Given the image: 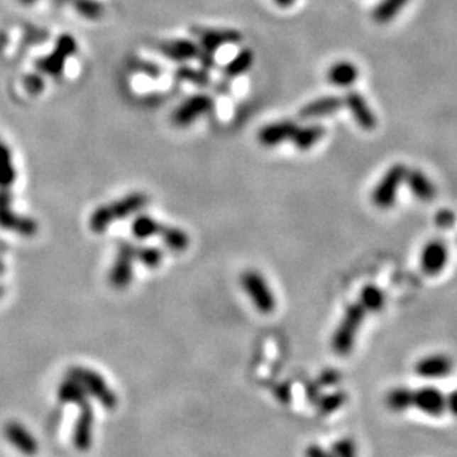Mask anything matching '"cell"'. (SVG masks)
I'll list each match as a JSON object with an SVG mask.
<instances>
[{
	"instance_id": "52a82bcc",
	"label": "cell",
	"mask_w": 457,
	"mask_h": 457,
	"mask_svg": "<svg viewBox=\"0 0 457 457\" xmlns=\"http://www.w3.org/2000/svg\"><path fill=\"white\" fill-rule=\"evenodd\" d=\"M137 258V247L129 242H122L119 245L116 260L110 270L109 281L113 288L125 290L133 281L134 260Z\"/></svg>"
},
{
	"instance_id": "8fae6325",
	"label": "cell",
	"mask_w": 457,
	"mask_h": 457,
	"mask_svg": "<svg viewBox=\"0 0 457 457\" xmlns=\"http://www.w3.org/2000/svg\"><path fill=\"white\" fill-rule=\"evenodd\" d=\"M212 100L205 94H196L189 97L187 100L180 104L172 113V122L177 126H187L194 122L202 114L211 111Z\"/></svg>"
},
{
	"instance_id": "d6a6232c",
	"label": "cell",
	"mask_w": 457,
	"mask_h": 457,
	"mask_svg": "<svg viewBox=\"0 0 457 457\" xmlns=\"http://www.w3.org/2000/svg\"><path fill=\"white\" fill-rule=\"evenodd\" d=\"M162 258H163V254L159 248H155V247L138 248L137 247V260L147 268H152V269L158 268L162 263Z\"/></svg>"
},
{
	"instance_id": "8992f818",
	"label": "cell",
	"mask_w": 457,
	"mask_h": 457,
	"mask_svg": "<svg viewBox=\"0 0 457 457\" xmlns=\"http://www.w3.org/2000/svg\"><path fill=\"white\" fill-rule=\"evenodd\" d=\"M76 49H77V43L70 35H61L57 39L54 53L36 61L38 70L54 77L61 76L65 65V60L75 55Z\"/></svg>"
},
{
	"instance_id": "836d02e7",
	"label": "cell",
	"mask_w": 457,
	"mask_h": 457,
	"mask_svg": "<svg viewBox=\"0 0 457 457\" xmlns=\"http://www.w3.org/2000/svg\"><path fill=\"white\" fill-rule=\"evenodd\" d=\"M331 453L334 457H358L356 444L351 438H341L336 441L331 448Z\"/></svg>"
},
{
	"instance_id": "b9f144b4",
	"label": "cell",
	"mask_w": 457,
	"mask_h": 457,
	"mask_svg": "<svg viewBox=\"0 0 457 457\" xmlns=\"http://www.w3.org/2000/svg\"><path fill=\"white\" fill-rule=\"evenodd\" d=\"M72 2H75V0H54V5L55 6H64V5L72 4Z\"/></svg>"
},
{
	"instance_id": "e575fe53",
	"label": "cell",
	"mask_w": 457,
	"mask_h": 457,
	"mask_svg": "<svg viewBox=\"0 0 457 457\" xmlns=\"http://www.w3.org/2000/svg\"><path fill=\"white\" fill-rule=\"evenodd\" d=\"M435 223L439 228H444V231H448L456 223V214L451 209H441L436 212L435 216Z\"/></svg>"
},
{
	"instance_id": "ee69618b",
	"label": "cell",
	"mask_w": 457,
	"mask_h": 457,
	"mask_svg": "<svg viewBox=\"0 0 457 457\" xmlns=\"http://www.w3.org/2000/svg\"><path fill=\"white\" fill-rule=\"evenodd\" d=\"M5 272V266H4V261L0 260V273H4Z\"/></svg>"
},
{
	"instance_id": "60d3db41",
	"label": "cell",
	"mask_w": 457,
	"mask_h": 457,
	"mask_svg": "<svg viewBox=\"0 0 457 457\" xmlns=\"http://www.w3.org/2000/svg\"><path fill=\"white\" fill-rule=\"evenodd\" d=\"M273 2H275L277 6L288 8V6L294 5V2H296V0H273Z\"/></svg>"
},
{
	"instance_id": "74e56055",
	"label": "cell",
	"mask_w": 457,
	"mask_h": 457,
	"mask_svg": "<svg viewBox=\"0 0 457 457\" xmlns=\"http://www.w3.org/2000/svg\"><path fill=\"white\" fill-rule=\"evenodd\" d=\"M134 67H136L138 72H141V73H144V75H147V76H152V77H158V76L160 75V69L158 67V65H155V64H152V62L138 61V62L134 65Z\"/></svg>"
},
{
	"instance_id": "6da1fadb",
	"label": "cell",
	"mask_w": 457,
	"mask_h": 457,
	"mask_svg": "<svg viewBox=\"0 0 457 457\" xmlns=\"http://www.w3.org/2000/svg\"><path fill=\"white\" fill-rule=\"evenodd\" d=\"M149 202V198H147V194L141 193V192H136V193H131L126 194L125 198L113 202V204H107V205H101L98 207L89 219V227L94 233H103L106 232V228L116 220H122L126 219L128 216L134 214V212L140 211L141 208H144Z\"/></svg>"
},
{
	"instance_id": "3957f363",
	"label": "cell",
	"mask_w": 457,
	"mask_h": 457,
	"mask_svg": "<svg viewBox=\"0 0 457 457\" xmlns=\"http://www.w3.org/2000/svg\"><path fill=\"white\" fill-rule=\"evenodd\" d=\"M67 375L75 379L82 387L85 389L88 397H94L100 401V404L107 408V410H114L118 405V397L114 394L113 389L107 385L103 375L88 367L75 365L69 368Z\"/></svg>"
},
{
	"instance_id": "4fadbf2b",
	"label": "cell",
	"mask_w": 457,
	"mask_h": 457,
	"mask_svg": "<svg viewBox=\"0 0 457 457\" xmlns=\"http://www.w3.org/2000/svg\"><path fill=\"white\" fill-rule=\"evenodd\" d=\"M8 443L24 456H35L39 451V443L33 434L18 422H9L4 429Z\"/></svg>"
},
{
	"instance_id": "d4e9b609",
	"label": "cell",
	"mask_w": 457,
	"mask_h": 457,
	"mask_svg": "<svg viewBox=\"0 0 457 457\" xmlns=\"http://www.w3.org/2000/svg\"><path fill=\"white\" fill-rule=\"evenodd\" d=\"M15 182L12 155L5 143L0 141V190H9Z\"/></svg>"
},
{
	"instance_id": "9c48e42d",
	"label": "cell",
	"mask_w": 457,
	"mask_h": 457,
	"mask_svg": "<svg viewBox=\"0 0 457 457\" xmlns=\"http://www.w3.org/2000/svg\"><path fill=\"white\" fill-rule=\"evenodd\" d=\"M11 192L0 190V227L24 236H33L38 232V224L28 217H21L11 209Z\"/></svg>"
},
{
	"instance_id": "ac0fdd59",
	"label": "cell",
	"mask_w": 457,
	"mask_h": 457,
	"mask_svg": "<svg viewBox=\"0 0 457 457\" xmlns=\"http://www.w3.org/2000/svg\"><path fill=\"white\" fill-rule=\"evenodd\" d=\"M404 182L420 201H432L436 196V187L432 180L419 170H407Z\"/></svg>"
},
{
	"instance_id": "7bdbcfd3",
	"label": "cell",
	"mask_w": 457,
	"mask_h": 457,
	"mask_svg": "<svg viewBox=\"0 0 457 457\" xmlns=\"http://www.w3.org/2000/svg\"><path fill=\"white\" fill-rule=\"evenodd\" d=\"M20 2H21L23 5H33V4L36 2V0H20Z\"/></svg>"
},
{
	"instance_id": "4316f807",
	"label": "cell",
	"mask_w": 457,
	"mask_h": 457,
	"mask_svg": "<svg viewBox=\"0 0 457 457\" xmlns=\"http://www.w3.org/2000/svg\"><path fill=\"white\" fill-rule=\"evenodd\" d=\"M407 4L408 0H382L373 12L374 20L380 24L389 23L395 18Z\"/></svg>"
},
{
	"instance_id": "4dcf8cb0",
	"label": "cell",
	"mask_w": 457,
	"mask_h": 457,
	"mask_svg": "<svg viewBox=\"0 0 457 457\" xmlns=\"http://www.w3.org/2000/svg\"><path fill=\"white\" fill-rule=\"evenodd\" d=\"M75 9L87 20H100L104 15V5L98 0H75Z\"/></svg>"
},
{
	"instance_id": "484cf974",
	"label": "cell",
	"mask_w": 457,
	"mask_h": 457,
	"mask_svg": "<svg viewBox=\"0 0 457 457\" xmlns=\"http://www.w3.org/2000/svg\"><path fill=\"white\" fill-rule=\"evenodd\" d=\"M386 405L392 412H405L407 408L413 405V390L402 386L389 390V394L386 395Z\"/></svg>"
},
{
	"instance_id": "8d00e7d4",
	"label": "cell",
	"mask_w": 457,
	"mask_h": 457,
	"mask_svg": "<svg viewBox=\"0 0 457 457\" xmlns=\"http://www.w3.org/2000/svg\"><path fill=\"white\" fill-rule=\"evenodd\" d=\"M345 395L343 394H334V395H329V397H325L322 401H321V410L322 413H331L334 410H337V408L345 402Z\"/></svg>"
},
{
	"instance_id": "ab89813d",
	"label": "cell",
	"mask_w": 457,
	"mask_h": 457,
	"mask_svg": "<svg viewBox=\"0 0 457 457\" xmlns=\"http://www.w3.org/2000/svg\"><path fill=\"white\" fill-rule=\"evenodd\" d=\"M447 410L457 417V387L447 397Z\"/></svg>"
},
{
	"instance_id": "f6af8a7d",
	"label": "cell",
	"mask_w": 457,
	"mask_h": 457,
	"mask_svg": "<svg viewBox=\"0 0 457 457\" xmlns=\"http://www.w3.org/2000/svg\"><path fill=\"white\" fill-rule=\"evenodd\" d=\"M2 296H4V288L0 287V297H2Z\"/></svg>"
},
{
	"instance_id": "2e32d148",
	"label": "cell",
	"mask_w": 457,
	"mask_h": 457,
	"mask_svg": "<svg viewBox=\"0 0 457 457\" xmlns=\"http://www.w3.org/2000/svg\"><path fill=\"white\" fill-rule=\"evenodd\" d=\"M448 251L443 241H432L422 253V269L426 275H436L447 265Z\"/></svg>"
},
{
	"instance_id": "d6986e66",
	"label": "cell",
	"mask_w": 457,
	"mask_h": 457,
	"mask_svg": "<svg viewBox=\"0 0 457 457\" xmlns=\"http://www.w3.org/2000/svg\"><path fill=\"white\" fill-rule=\"evenodd\" d=\"M341 106H343V100H340L338 97H333V95L322 97L312 103L306 104L300 110V116L303 119L324 118V116H329V114L338 111L341 109Z\"/></svg>"
},
{
	"instance_id": "ba28073f",
	"label": "cell",
	"mask_w": 457,
	"mask_h": 457,
	"mask_svg": "<svg viewBox=\"0 0 457 457\" xmlns=\"http://www.w3.org/2000/svg\"><path fill=\"white\" fill-rule=\"evenodd\" d=\"M242 35L236 30H207L201 35V48H199V58L205 69H211L214 65V53L223 45L241 42Z\"/></svg>"
},
{
	"instance_id": "ffe728a7",
	"label": "cell",
	"mask_w": 457,
	"mask_h": 457,
	"mask_svg": "<svg viewBox=\"0 0 457 457\" xmlns=\"http://www.w3.org/2000/svg\"><path fill=\"white\" fill-rule=\"evenodd\" d=\"M159 51L174 61H187L199 55V46L190 40H170L160 43Z\"/></svg>"
},
{
	"instance_id": "9a60e30c",
	"label": "cell",
	"mask_w": 457,
	"mask_h": 457,
	"mask_svg": "<svg viewBox=\"0 0 457 457\" xmlns=\"http://www.w3.org/2000/svg\"><path fill=\"white\" fill-rule=\"evenodd\" d=\"M343 104H346V107L352 113V116L355 118L356 123L363 129L370 131V129H374L375 125H378V119H375L373 110L367 104L365 98L359 92L356 91L348 92L345 100H343Z\"/></svg>"
},
{
	"instance_id": "5bb4252c",
	"label": "cell",
	"mask_w": 457,
	"mask_h": 457,
	"mask_svg": "<svg viewBox=\"0 0 457 457\" xmlns=\"http://www.w3.org/2000/svg\"><path fill=\"white\" fill-rule=\"evenodd\" d=\"M80 414L75 424L73 444L77 450L87 451L92 446L94 439V412L88 401L80 404Z\"/></svg>"
},
{
	"instance_id": "d590c367",
	"label": "cell",
	"mask_w": 457,
	"mask_h": 457,
	"mask_svg": "<svg viewBox=\"0 0 457 457\" xmlns=\"http://www.w3.org/2000/svg\"><path fill=\"white\" fill-rule=\"evenodd\" d=\"M24 88L30 94H40L43 91V88H45V82H43L42 76L38 75V73L27 75L24 77Z\"/></svg>"
},
{
	"instance_id": "7402d4cb",
	"label": "cell",
	"mask_w": 457,
	"mask_h": 457,
	"mask_svg": "<svg viewBox=\"0 0 457 457\" xmlns=\"http://www.w3.org/2000/svg\"><path fill=\"white\" fill-rule=\"evenodd\" d=\"M58 400L64 404H76L80 405L88 401V394L75 379L65 378L64 382L58 386Z\"/></svg>"
},
{
	"instance_id": "e0dca14e",
	"label": "cell",
	"mask_w": 457,
	"mask_h": 457,
	"mask_svg": "<svg viewBox=\"0 0 457 457\" xmlns=\"http://www.w3.org/2000/svg\"><path fill=\"white\" fill-rule=\"evenodd\" d=\"M296 129H297V125L294 123L292 121H282V122L270 123V125L260 129L258 141L266 147L280 145L285 140L291 138L292 134L296 133Z\"/></svg>"
},
{
	"instance_id": "7a4b0ae2",
	"label": "cell",
	"mask_w": 457,
	"mask_h": 457,
	"mask_svg": "<svg viewBox=\"0 0 457 457\" xmlns=\"http://www.w3.org/2000/svg\"><path fill=\"white\" fill-rule=\"evenodd\" d=\"M365 315L367 310L361 306V303H352L346 307L345 315H343L331 338V348L337 355L346 356L352 352L356 334L361 329Z\"/></svg>"
},
{
	"instance_id": "7c38bea8",
	"label": "cell",
	"mask_w": 457,
	"mask_h": 457,
	"mask_svg": "<svg viewBox=\"0 0 457 457\" xmlns=\"http://www.w3.org/2000/svg\"><path fill=\"white\" fill-rule=\"evenodd\" d=\"M454 368L453 359L446 353H432L423 356L416 363L414 371L422 379L438 380L444 379L451 374Z\"/></svg>"
},
{
	"instance_id": "83f0119b",
	"label": "cell",
	"mask_w": 457,
	"mask_h": 457,
	"mask_svg": "<svg viewBox=\"0 0 457 457\" xmlns=\"http://www.w3.org/2000/svg\"><path fill=\"white\" fill-rule=\"evenodd\" d=\"M253 62H254V54H253V51H251V49H248V48H245V49H242V51L231 62H228L226 65L224 73L228 77L239 76V75L247 72L251 67V65H253Z\"/></svg>"
},
{
	"instance_id": "44dd1931",
	"label": "cell",
	"mask_w": 457,
	"mask_h": 457,
	"mask_svg": "<svg viewBox=\"0 0 457 457\" xmlns=\"http://www.w3.org/2000/svg\"><path fill=\"white\" fill-rule=\"evenodd\" d=\"M324 136H325V128L319 125H309L303 128L297 126L296 133L292 134L291 140L299 150H307L310 147H314Z\"/></svg>"
},
{
	"instance_id": "30bf717a",
	"label": "cell",
	"mask_w": 457,
	"mask_h": 457,
	"mask_svg": "<svg viewBox=\"0 0 457 457\" xmlns=\"http://www.w3.org/2000/svg\"><path fill=\"white\" fill-rule=\"evenodd\" d=\"M413 407L431 417H439L447 410V397L435 386H422L413 390Z\"/></svg>"
},
{
	"instance_id": "f546056e",
	"label": "cell",
	"mask_w": 457,
	"mask_h": 457,
	"mask_svg": "<svg viewBox=\"0 0 457 457\" xmlns=\"http://www.w3.org/2000/svg\"><path fill=\"white\" fill-rule=\"evenodd\" d=\"M160 228H162V224L149 216H140L133 223V233L140 239L159 235Z\"/></svg>"
},
{
	"instance_id": "f1b7e54d",
	"label": "cell",
	"mask_w": 457,
	"mask_h": 457,
	"mask_svg": "<svg viewBox=\"0 0 457 457\" xmlns=\"http://www.w3.org/2000/svg\"><path fill=\"white\" fill-rule=\"evenodd\" d=\"M359 303H361L367 312H379L385 306V294L375 285H367L361 291V300H359Z\"/></svg>"
},
{
	"instance_id": "5b68a950",
	"label": "cell",
	"mask_w": 457,
	"mask_h": 457,
	"mask_svg": "<svg viewBox=\"0 0 457 457\" xmlns=\"http://www.w3.org/2000/svg\"><path fill=\"white\" fill-rule=\"evenodd\" d=\"M407 172V167H404L402 163H397V165H392L387 172L383 175V178L379 182V185L375 186L373 192V204L380 208V209H387L390 207H394L397 201V194L401 183L404 182Z\"/></svg>"
},
{
	"instance_id": "f35d334b",
	"label": "cell",
	"mask_w": 457,
	"mask_h": 457,
	"mask_svg": "<svg viewBox=\"0 0 457 457\" xmlns=\"http://www.w3.org/2000/svg\"><path fill=\"white\" fill-rule=\"evenodd\" d=\"M306 457H334L331 451L329 450H324L322 447L314 444V446H309L306 448V453H304Z\"/></svg>"
},
{
	"instance_id": "603a6c76",
	"label": "cell",
	"mask_w": 457,
	"mask_h": 457,
	"mask_svg": "<svg viewBox=\"0 0 457 457\" xmlns=\"http://www.w3.org/2000/svg\"><path fill=\"white\" fill-rule=\"evenodd\" d=\"M358 79V69L352 62L341 61L334 64L329 72V80L336 87L346 88L351 87Z\"/></svg>"
},
{
	"instance_id": "cb8c5ba5",
	"label": "cell",
	"mask_w": 457,
	"mask_h": 457,
	"mask_svg": "<svg viewBox=\"0 0 457 457\" xmlns=\"http://www.w3.org/2000/svg\"><path fill=\"white\" fill-rule=\"evenodd\" d=\"M159 235L162 236L167 247L175 253H182L189 247V236L182 228L162 224Z\"/></svg>"
},
{
	"instance_id": "277c9868",
	"label": "cell",
	"mask_w": 457,
	"mask_h": 457,
	"mask_svg": "<svg viewBox=\"0 0 457 457\" xmlns=\"http://www.w3.org/2000/svg\"><path fill=\"white\" fill-rule=\"evenodd\" d=\"M241 284L260 314L270 315L276 309V299L273 292L270 291L265 277L257 270L243 272L241 276Z\"/></svg>"
},
{
	"instance_id": "1f68e13d",
	"label": "cell",
	"mask_w": 457,
	"mask_h": 457,
	"mask_svg": "<svg viewBox=\"0 0 457 457\" xmlns=\"http://www.w3.org/2000/svg\"><path fill=\"white\" fill-rule=\"evenodd\" d=\"M175 76L180 80L192 82V84H196V85H199V87H207L209 84V76H208L207 70H196V69H190V67H180L175 72Z\"/></svg>"
}]
</instances>
